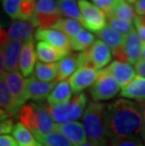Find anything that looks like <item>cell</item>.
I'll use <instances>...</instances> for the list:
<instances>
[{"mask_svg":"<svg viewBox=\"0 0 145 146\" xmlns=\"http://www.w3.org/2000/svg\"><path fill=\"white\" fill-rule=\"evenodd\" d=\"M109 139L140 134L143 123V110L140 103L119 98L107 106Z\"/></svg>","mask_w":145,"mask_h":146,"instance_id":"cell-1","label":"cell"},{"mask_svg":"<svg viewBox=\"0 0 145 146\" xmlns=\"http://www.w3.org/2000/svg\"><path fill=\"white\" fill-rule=\"evenodd\" d=\"M82 123L89 141L107 146L109 139L107 128V105L96 101L89 102L82 116Z\"/></svg>","mask_w":145,"mask_h":146,"instance_id":"cell-2","label":"cell"},{"mask_svg":"<svg viewBox=\"0 0 145 146\" xmlns=\"http://www.w3.org/2000/svg\"><path fill=\"white\" fill-rule=\"evenodd\" d=\"M18 118L35 137L56 130L57 125L44 103L23 105L18 112Z\"/></svg>","mask_w":145,"mask_h":146,"instance_id":"cell-3","label":"cell"},{"mask_svg":"<svg viewBox=\"0 0 145 146\" xmlns=\"http://www.w3.org/2000/svg\"><path fill=\"white\" fill-rule=\"evenodd\" d=\"M88 97L84 92L75 94L70 101L58 105H47L48 110L57 123L73 122L80 119L85 112Z\"/></svg>","mask_w":145,"mask_h":146,"instance_id":"cell-4","label":"cell"},{"mask_svg":"<svg viewBox=\"0 0 145 146\" xmlns=\"http://www.w3.org/2000/svg\"><path fill=\"white\" fill-rule=\"evenodd\" d=\"M121 88L116 79L107 72L106 68H103L99 71L97 79L89 88V94L93 101H107L115 97Z\"/></svg>","mask_w":145,"mask_h":146,"instance_id":"cell-5","label":"cell"},{"mask_svg":"<svg viewBox=\"0 0 145 146\" xmlns=\"http://www.w3.org/2000/svg\"><path fill=\"white\" fill-rule=\"evenodd\" d=\"M78 5L81 11V24L86 29L97 33L106 27L107 15L103 11L88 0H78Z\"/></svg>","mask_w":145,"mask_h":146,"instance_id":"cell-6","label":"cell"},{"mask_svg":"<svg viewBox=\"0 0 145 146\" xmlns=\"http://www.w3.org/2000/svg\"><path fill=\"white\" fill-rule=\"evenodd\" d=\"M37 41H44L57 48L64 57L70 54L71 42L69 36L57 29H38L35 32Z\"/></svg>","mask_w":145,"mask_h":146,"instance_id":"cell-7","label":"cell"},{"mask_svg":"<svg viewBox=\"0 0 145 146\" xmlns=\"http://www.w3.org/2000/svg\"><path fill=\"white\" fill-rule=\"evenodd\" d=\"M99 76V71L91 65L78 67V69L73 73L69 78V83L72 87L73 92L77 94L86 88L91 87L95 82Z\"/></svg>","mask_w":145,"mask_h":146,"instance_id":"cell-8","label":"cell"},{"mask_svg":"<svg viewBox=\"0 0 145 146\" xmlns=\"http://www.w3.org/2000/svg\"><path fill=\"white\" fill-rule=\"evenodd\" d=\"M4 78L6 83L8 84L14 100L16 102L18 108H21L27 100L26 97V80L24 79L22 73L18 71H12V72H6L1 76Z\"/></svg>","mask_w":145,"mask_h":146,"instance_id":"cell-9","label":"cell"},{"mask_svg":"<svg viewBox=\"0 0 145 146\" xmlns=\"http://www.w3.org/2000/svg\"><path fill=\"white\" fill-rule=\"evenodd\" d=\"M106 42L102 40H96L87 48L89 62L91 66L98 70L103 69L110 62L112 58V50Z\"/></svg>","mask_w":145,"mask_h":146,"instance_id":"cell-10","label":"cell"},{"mask_svg":"<svg viewBox=\"0 0 145 146\" xmlns=\"http://www.w3.org/2000/svg\"><path fill=\"white\" fill-rule=\"evenodd\" d=\"M56 82L57 81H42L34 76H28L26 79L27 100L31 99L34 101H44V99H47L48 95L56 85Z\"/></svg>","mask_w":145,"mask_h":146,"instance_id":"cell-11","label":"cell"},{"mask_svg":"<svg viewBox=\"0 0 145 146\" xmlns=\"http://www.w3.org/2000/svg\"><path fill=\"white\" fill-rule=\"evenodd\" d=\"M56 130L62 133L72 142L73 146H79L88 139L83 123L75 121L57 123Z\"/></svg>","mask_w":145,"mask_h":146,"instance_id":"cell-12","label":"cell"},{"mask_svg":"<svg viewBox=\"0 0 145 146\" xmlns=\"http://www.w3.org/2000/svg\"><path fill=\"white\" fill-rule=\"evenodd\" d=\"M106 70L116 79L120 86L123 87L128 84L136 76V69L131 63L125 61L115 60L106 67Z\"/></svg>","mask_w":145,"mask_h":146,"instance_id":"cell-13","label":"cell"},{"mask_svg":"<svg viewBox=\"0 0 145 146\" xmlns=\"http://www.w3.org/2000/svg\"><path fill=\"white\" fill-rule=\"evenodd\" d=\"M36 58L37 54L36 50L34 49V39L24 42L23 43L19 60V68L24 76L28 77L31 76L37 63Z\"/></svg>","mask_w":145,"mask_h":146,"instance_id":"cell-14","label":"cell"},{"mask_svg":"<svg viewBox=\"0 0 145 146\" xmlns=\"http://www.w3.org/2000/svg\"><path fill=\"white\" fill-rule=\"evenodd\" d=\"M142 43L143 40L140 38V36L138 35L135 29L125 36L123 46H124V50L129 63L136 64L141 58Z\"/></svg>","mask_w":145,"mask_h":146,"instance_id":"cell-15","label":"cell"},{"mask_svg":"<svg viewBox=\"0 0 145 146\" xmlns=\"http://www.w3.org/2000/svg\"><path fill=\"white\" fill-rule=\"evenodd\" d=\"M120 96L134 99L138 103L145 101V77L141 76H135L128 84L122 87Z\"/></svg>","mask_w":145,"mask_h":146,"instance_id":"cell-16","label":"cell"},{"mask_svg":"<svg viewBox=\"0 0 145 146\" xmlns=\"http://www.w3.org/2000/svg\"><path fill=\"white\" fill-rule=\"evenodd\" d=\"M23 43L19 40L11 39L7 44L3 48L6 60V70L7 72L17 71L19 67V60L21 51H22Z\"/></svg>","mask_w":145,"mask_h":146,"instance_id":"cell-17","label":"cell"},{"mask_svg":"<svg viewBox=\"0 0 145 146\" xmlns=\"http://www.w3.org/2000/svg\"><path fill=\"white\" fill-rule=\"evenodd\" d=\"M34 30L35 26L31 22L19 19V21H14L10 25L8 33L11 39L19 40L24 42L34 39Z\"/></svg>","mask_w":145,"mask_h":146,"instance_id":"cell-18","label":"cell"},{"mask_svg":"<svg viewBox=\"0 0 145 146\" xmlns=\"http://www.w3.org/2000/svg\"><path fill=\"white\" fill-rule=\"evenodd\" d=\"M72 87L69 81L67 80H61L58 84H56L54 89L52 90L50 94L47 97V103L49 105H58L63 104L71 100L72 97Z\"/></svg>","mask_w":145,"mask_h":146,"instance_id":"cell-19","label":"cell"},{"mask_svg":"<svg viewBox=\"0 0 145 146\" xmlns=\"http://www.w3.org/2000/svg\"><path fill=\"white\" fill-rule=\"evenodd\" d=\"M77 54H68L57 61V81L65 80L77 70Z\"/></svg>","mask_w":145,"mask_h":146,"instance_id":"cell-20","label":"cell"},{"mask_svg":"<svg viewBox=\"0 0 145 146\" xmlns=\"http://www.w3.org/2000/svg\"><path fill=\"white\" fill-rule=\"evenodd\" d=\"M0 105H1L2 110L8 111L12 117L15 114H18L20 110V108L16 105V102L14 100V97L10 88H9L8 84L2 77L0 80Z\"/></svg>","mask_w":145,"mask_h":146,"instance_id":"cell-21","label":"cell"},{"mask_svg":"<svg viewBox=\"0 0 145 146\" xmlns=\"http://www.w3.org/2000/svg\"><path fill=\"white\" fill-rule=\"evenodd\" d=\"M36 54L38 60L42 62H55L64 57L57 48L44 41L37 42Z\"/></svg>","mask_w":145,"mask_h":146,"instance_id":"cell-22","label":"cell"},{"mask_svg":"<svg viewBox=\"0 0 145 146\" xmlns=\"http://www.w3.org/2000/svg\"><path fill=\"white\" fill-rule=\"evenodd\" d=\"M96 35L100 40L106 42L111 48V50L122 45L125 40L124 35H122V33H120L119 31L112 29L109 25L105 27L103 29H101L100 31H98Z\"/></svg>","mask_w":145,"mask_h":146,"instance_id":"cell-23","label":"cell"},{"mask_svg":"<svg viewBox=\"0 0 145 146\" xmlns=\"http://www.w3.org/2000/svg\"><path fill=\"white\" fill-rule=\"evenodd\" d=\"M12 135L17 141L19 146H40V141H36L37 139L33 133L21 122L14 125Z\"/></svg>","mask_w":145,"mask_h":146,"instance_id":"cell-24","label":"cell"},{"mask_svg":"<svg viewBox=\"0 0 145 146\" xmlns=\"http://www.w3.org/2000/svg\"><path fill=\"white\" fill-rule=\"evenodd\" d=\"M57 62H42L36 63L33 76L42 81L51 82L57 81Z\"/></svg>","mask_w":145,"mask_h":146,"instance_id":"cell-25","label":"cell"},{"mask_svg":"<svg viewBox=\"0 0 145 146\" xmlns=\"http://www.w3.org/2000/svg\"><path fill=\"white\" fill-rule=\"evenodd\" d=\"M35 138L44 146H73L72 142L58 130H54L47 134L38 135Z\"/></svg>","mask_w":145,"mask_h":146,"instance_id":"cell-26","label":"cell"},{"mask_svg":"<svg viewBox=\"0 0 145 146\" xmlns=\"http://www.w3.org/2000/svg\"><path fill=\"white\" fill-rule=\"evenodd\" d=\"M71 47L75 51H83L89 48L95 42V37L93 34L86 29H81L75 36L70 38Z\"/></svg>","mask_w":145,"mask_h":146,"instance_id":"cell-27","label":"cell"},{"mask_svg":"<svg viewBox=\"0 0 145 146\" xmlns=\"http://www.w3.org/2000/svg\"><path fill=\"white\" fill-rule=\"evenodd\" d=\"M135 12V9L129 4L127 0H114L111 12L109 14L133 22L137 16V13Z\"/></svg>","mask_w":145,"mask_h":146,"instance_id":"cell-28","label":"cell"},{"mask_svg":"<svg viewBox=\"0 0 145 146\" xmlns=\"http://www.w3.org/2000/svg\"><path fill=\"white\" fill-rule=\"evenodd\" d=\"M61 14L81 22V11L77 0H57Z\"/></svg>","mask_w":145,"mask_h":146,"instance_id":"cell-29","label":"cell"},{"mask_svg":"<svg viewBox=\"0 0 145 146\" xmlns=\"http://www.w3.org/2000/svg\"><path fill=\"white\" fill-rule=\"evenodd\" d=\"M82 26L83 25L81 24V22H79L78 20L72 19V18H60L52 29H60L67 34L69 38H72L82 29Z\"/></svg>","mask_w":145,"mask_h":146,"instance_id":"cell-30","label":"cell"},{"mask_svg":"<svg viewBox=\"0 0 145 146\" xmlns=\"http://www.w3.org/2000/svg\"><path fill=\"white\" fill-rule=\"evenodd\" d=\"M107 25L109 27H111L112 29L119 31L120 33H122L124 36H126L134 29L133 24H132L131 21L123 19V18L117 17L115 15L109 14L107 16Z\"/></svg>","mask_w":145,"mask_h":146,"instance_id":"cell-31","label":"cell"},{"mask_svg":"<svg viewBox=\"0 0 145 146\" xmlns=\"http://www.w3.org/2000/svg\"><path fill=\"white\" fill-rule=\"evenodd\" d=\"M60 18V15L57 14L35 13L30 22L38 29H51L54 27Z\"/></svg>","mask_w":145,"mask_h":146,"instance_id":"cell-32","label":"cell"},{"mask_svg":"<svg viewBox=\"0 0 145 146\" xmlns=\"http://www.w3.org/2000/svg\"><path fill=\"white\" fill-rule=\"evenodd\" d=\"M35 13H45V14H57L62 15L58 7V1L56 0H38L36 2V12Z\"/></svg>","mask_w":145,"mask_h":146,"instance_id":"cell-33","label":"cell"},{"mask_svg":"<svg viewBox=\"0 0 145 146\" xmlns=\"http://www.w3.org/2000/svg\"><path fill=\"white\" fill-rule=\"evenodd\" d=\"M109 146H145L142 139L137 136L111 138Z\"/></svg>","mask_w":145,"mask_h":146,"instance_id":"cell-34","label":"cell"},{"mask_svg":"<svg viewBox=\"0 0 145 146\" xmlns=\"http://www.w3.org/2000/svg\"><path fill=\"white\" fill-rule=\"evenodd\" d=\"M3 10L11 19H19L22 0H1Z\"/></svg>","mask_w":145,"mask_h":146,"instance_id":"cell-35","label":"cell"},{"mask_svg":"<svg viewBox=\"0 0 145 146\" xmlns=\"http://www.w3.org/2000/svg\"><path fill=\"white\" fill-rule=\"evenodd\" d=\"M36 12L35 0H22L20 7V20L30 21Z\"/></svg>","mask_w":145,"mask_h":146,"instance_id":"cell-36","label":"cell"},{"mask_svg":"<svg viewBox=\"0 0 145 146\" xmlns=\"http://www.w3.org/2000/svg\"><path fill=\"white\" fill-rule=\"evenodd\" d=\"M92 4H94L102 10L106 15H109L111 12V9L114 3V0H91Z\"/></svg>","mask_w":145,"mask_h":146,"instance_id":"cell-37","label":"cell"},{"mask_svg":"<svg viewBox=\"0 0 145 146\" xmlns=\"http://www.w3.org/2000/svg\"><path fill=\"white\" fill-rule=\"evenodd\" d=\"M13 128L14 125L12 118H7V119L1 120V123H0V133H1V135L11 133Z\"/></svg>","mask_w":145,"mask_h":146,"instance_id":"cell-38","label":"cell"},{"mask_svg":"<svg viewBox=\"0 0 145 146\" xmlns=\"http://www.w3.org/2000/svg\"><path fill=\"white\" fill-rule=\"evenodd\" d=\"M0 146H19L14 137L2 134L0 137Z\"/></svg>","mask_w":145,"mask_h":146,"instance_id":"cell-39","label":"cell"},{"mask_svg":"<svg viewBox=\"0 0 145 146\" xmlns=\"http://www.w3.org/2000/svg\"><path fill=\"white\" fill-rule=\"evenodd\" d=\"M134 24H135L136 29H137V32L138 33V35L140 36V38L142 39L143 41H145V25H143L142 23H141L138 15L135 18Z\"/></svg>","mask_w":145,"mask_h":146,"instance_id":"cell-40","label":"cell"},{"mask_svg":"<svg viewBox=\"0 0 145 146\" xmlns=\"http://www.w3.org/2000/svg\"><path fill=\"white\" fill-rule=\"evenodd\" d=\"M135 11L138 16L145 15V0H136Z\"/></svg>","mask_w":145,"mask_h":146,"instance_id":"cell-41","label":"cell"},{"mask_svg":"<svg viewBox=\"0 0 145 146\" xmlns=\"http://www.w3.org/2000/svg\"><path fill=\"white\" fill-rule=\"evenodd\" d=\"M135 69L138 76L145 77V60L140 58V60L135 64Z\"/></svg>","mask_w":145,"mask_h":146,"instance_id":"cell-42","label":"cell"},{"mask_svg":"<svg viewBox=\"0 0 145 146\" xmlns=\"http://www.w3.org/2000/svg\"><path fill=\"white\" fill-rule=\"evenodd\" d=\"M0 33H1V38H0V40H1V47H4V46L10 42V40L11 38L10 37V35H9V33L6 32L3 29H1V30H0Z\"/></svg>","mask_w":145,"mask_h":146,"instance_id":"cell-43","label":"cell"},{"mask_svg":"<svg viewBox=\"0 0 145 146\" xmlns=\"http://www.w3.org/2000/svg\"><path fill=\"white\" fill-rule=\"evenodd\" d=\"M0 71H1V76L7 72V70H6L5 55H4V50H3V48H1V53H0Z\"/></svg>","mask_w":145,"mask_h":146,"instance_id":"cell-44","label":"cell"},{"mask_svg":"<svg viewBox=\"0 0 145 146\" xmlns=\"http://www.w3.org/2000/svg\"><path fill=\"white\" fill-rule=\"evenodd\" d=\"M140 104L142 106V110H143V123H142V128H141V132H140V137L145 144V101L141 102Z\"/></svg>","mask_w":145,"mask_h":146,"instance_id":"cell-45","label":"cell"},{"mask_svg":"<svg viewBox=\"0 0 145 146\" xmlns=\"http://www.w3.org/2000/svg\"><path fill=\"white\" fill-rule=\"evenodd\" d=\"M79 146H99V145H97L96 143H93V142H91V141H85L84 143H82V144H80Z\"/></svg>","mask_w":145,"mask_h":146,"instance_id":"cell-46","label":"cell"},{"mask_svg":"<svg viewBox=\"0 0 145 146\" xmlns=\"http://www.w3.org/2000/svg\"><path fill=\"white\" fill-rule=\"evenodd\" d=\"M141 58L145 60V41H143L142 43V50H141Z\"/></svg>","mask_w":145,"mask_h":146,"instance_id":"cell-47","label":"cell"},{"mask_svg":"<svg viewBox=\"0 0 145 146\" xmlns=\"http://www.w3.org/2000/svg\"><path fill=\"white\" fill-rule=\"evenodd\" d=\"M138 18H140L141 23H142L143 25H145V15H142V16H138Z\"/></svg>","mask_w":145,"mask_h":146,"instance_id":"cell-48","label":"cell"},{"mask_svg":"<svg viewBox=\"0 0 145 146\" xmlns=\"http://www.w3.org/2000/svg\"><path fill=\"white\" fill-rule=\"evenodd\" d=\"M127 1H128L129 3H135V2H136V0H127Z\"/></svg>","mask_w":145,"mask_h":146,"instance_id":"cell-49","label":"cell"},{"mask_svg":"<svg viewBox=\"0 0 145 146\" xmlns=\"http://www.w3.org/2000/svg\"><path fill=\"white\" fill-rule=\"evenodd\" d=\"M35 1H36V0H35Z\"/></svg>","mask_w":145,"mask_h":146,"instance_id":"cell-50","label":"cell"}]
</instances>
